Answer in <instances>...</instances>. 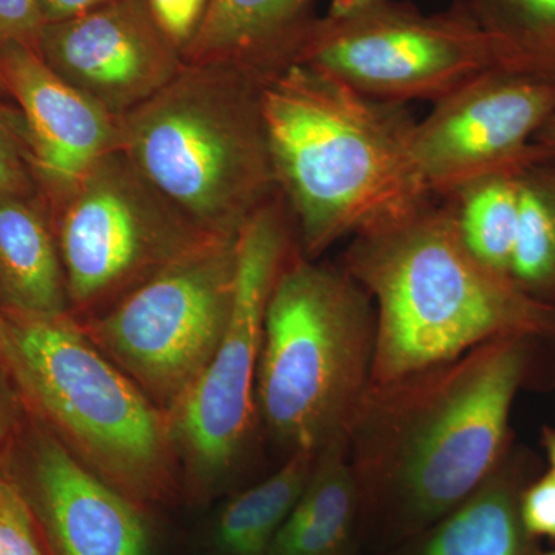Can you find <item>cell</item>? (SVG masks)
Returning a JSON list of instances; mask_svg holds the SVG:
<instances>
[{
	"instance_id": "6da1fadb",
	"label": "cell",
	"mask_w": 555,
	"mask_h": 555,
	"mask_svg": "<svg viewBox=\"0 0 555 555\" xmlns=\"http://www.w3.org/2000/svg\"><path fill=\"white\" fill-rule=\"evenodd\" d=\"M278 192L310 259L433 198L416 173L406 104L377 100L294 64L261 79Z\"/></svg>"
},
{
	"instance_id": "7a4b0ae2",
	"label": "cell",
	"mask_w": 555,
	"mask_h": 555,
	"mask_svg": "<svg viewBox=\"0 0 555 555\" xmlns=\"http://www.w3.org/2000/svg\"><path fill=\"white\" fill-rule=\"evenodd\" d=\"M537 339H491L449 363L369 387L349 433L357 483L434 520L469 499L505 451Z\"/></svg>"
},
{
	"instance_id": "3957f363",
	"label": "cell",
	"mask_w": 555,
	"mask_h": 555,
	"mask_svg": "<svg viewBox=\"0 0 555 555\" xmlns=\"http://www.w3.org/2000/svg\"><path fill=\"white\" fill-rule=\"evenodd\" d=\"M345 270L375 308L371 386L449 363L502 337L555 341V308L478 261L447 204L353 236Z\"/></svg>"
},
{
	"instance_id": "277c9868",
	"label": "cell",
	"mask_w": 555,
	"mask_h": 555,
	"mask_svg": "<svg viewBox=\"0 0 555 555\" xmlns=\"http://www.w3.org/2000/svg\"><path fill=\"white\" fill-rule=\"evenodd\" d=\"M120 152L199 232L238 236L278 195L261 80L229 67L182 64L120 118Z\"/></svg>"
},
{
	"instance_id": "5b68a950",
	"label": "cell",
	"mask_w": 555,
	"mask_h": 555,
	"mask_svg": "<svg viewBox=\"0 0 555 555\" xmlns=\"http://www.w3.org/2000/svg\"><path fill=\"white\" fill-rule=\"evenodd\" d=\"M375 308L345 269L294 248L266 308L255 400L270 433L312 452L350 427L371 387Z\"/></svg>"
},
{
	"instance_id": "8992f818",
	"label": "cell",
	"mask_w": 555,
	"mask_h": 555,
	"mask_svg": "<svg viewBox=\"0 0 555 555\" xmlns=\"http://www.w3.org/2000/svg\"><path fill=\"white\" fill-rule=\"evenodd\" d=\"M11 371L82 454L129 491L150 494L169 474V420L67 315L14 317Z\"/></svg>"
},
{
	"instance_id": "52a82bcc",
	"label": "cell",
	"mask_w": 555,
	"mask_h": 555,
	"mask_svg": "<svg viewBox=\"0 0 555 555\" xmlns=\"http://www.w3.org/2000/svg\"><path fill=\"white\" fill-rule=\"evenodd\" d=\"M238 236L201 241L82 328L170 412L217 352L232 310Z\"/></svg>"
},
{
	"instance_id": "ba28073f",
	"label": "cell",
	"mask_w": 555,
	"mask_h": 555,
	"mask_svg": "<svg viewBox=\"0 0 555 555\" xmlns=\"http://www.w3.org/2000/svg\"><path fill=\"white\" fill-rule=\"evenodd\" d=\"M295 62L406 105L436 102L488 69L506 68L456 3L427 14L404 0H372L345 16L318 17Z\"/></svg>"
},
{
	"instance_id": "9c48e42d",
	"label": "cell",
	"mask_w": 555,
	"mask_h": 555,
	"mask_svg": "<svg viewBox=\"0 0 555 555\" xmlns=\"http://www.w3.org/2000/svg\"><path fill=\"white\" fill-rule=\"evenodd\" d=\"M297 246L294 219L280 193L240 232L228 327L203 374L167 416L171 441L193 476L203 480L225 476L246 449L257 406L266 308L284 262Z\"/></svg>"
},
{
	"instance_id": "30bf717a",
	"label": "cell",
	"mask_w": 555,
	"mask_h": 555,
	"mask_svg": "<svg viewBox=\"0 0 555 555\" xmlns=\"http://www.w3.org/2000/svg\"><path fill=\"white\" fill-rule=\"evenodd\" d=\"M54 208L69 305L93 317L210 238L120 150L94 164Z\"/></svg>"
},
{
	"instance_id": "8fae6325",
	"label": "cell",
	"mask_w": 555,
	"mask_h": 555,
	"mask_svg": "<svg viewBox=\"0 0 555 555\" xmlns=\"http://www.w3.org/2000/svg\"><path fill=\"white\" fill-rule=\"evenodd\" d=\"M555 112V79L513 68L481 73L416 120L412 158L433 198L463 182L546 159L534 138Z\"/></svg>"
},
{
	"instance_id": "7c38bea8",
	"label": "cell",
	"mask_w": 555,
	"mask_h": 555,
	"mask_svg": "<svg viewBox=\"0 0 555 555\" xmlns=\"http://www.w3.org/2000/svg\"><path fill=\"white\" fill-rule=\"evenodd\" d=\"M43 62L116 118L149 101L182 67L181 51L160 31L145 0H109L43 27Z\"/></svg>"
},
{
	"instance_id": "4fadbf2b",
	"label": "cell",
	"mask_w": 555,
	"mask_h": 555,
	"mask_svg": "<svg viewBox=\"0 0 555 555\" xmlns=\"http://www.w3.org/2000/svg\"><path fill=\"white\" fill-rule=\"evenodd\" d=\"M0 72L22 109L35 177L57 204L94 164L118 152L120 118L65 82L31 47L0 46Z\"/></svg>"
},
{
	"instance_id": "5bb4252c",
	"label": "cell",
	"mask_w": 555,
	"mask_h": 555,
	"mask_svg": "<svg viewBox=\"0 0 555 555\" xmlns=\"http://www.w3.org/2000/svg\"><path fill=\"white\" fill-rule=\"evenodd\" d=\"M35 474L64 555H147L137 509L60 441L40 440Z\"/></svg>"
},
{
	"instance_id": "9a60e30c",
	"label": "cell",
	"mask_w": 555,
	"mask_h": 555,
	"mask_svg": "<svg viewBox=\"0 0 555 555\" xmlns=\"http://www.w3.org/2000/svg\"><path fill=\"white\" fill-rule=\"evenodd\" d=\"M317 0H210L182 51L193 65H218L259 80L297 61L318 21Z\"/></svg>"
},
{
	"instance_id": "2e32d148",
	"label": "cell",
	"mask_w": 555,
	"mask_h": 555,
	"mask_svg": "<svg viewBox=\"0 0 555 555\" xmlns=\"http://www.w3.org/2000/svg\"><path fill=\"white\" fill-rule=\"evenodd\" d=\"M0 292L14 317L67 315L56 233L30 196L0 192Z\"/></svg>"
},
{
	"instance_id": "e0dca14e",
	"label": "cell",
	"mask_w": 555,
	"mask_h": 555,
	"mask_svg": "<svg viewBox=\"0 0 555 555\" xmlns=\"http://www.w3.org/2000/svg\"><path fill=\"white\" fill-rule=\"evenodd\" d=\"M358 483L349 460V437L317 454L305 491L266 555H337L352 528Z\"/></svg>"
},
{
	"instance_id": "ac0fdd59",
	"label": "cell",
	"mask_w": 555,
	"mask_h": 555,
	"mask_svg": "<svg viewBox=\"0 0 555 555\" xmlns=\"http://www.w3.org/2000/svg\"><path fill=\"white\" fill-rule=\"evenodd\" d=\"M521 169L481 175L440 198L451 210L470 254L507 278L516 248Z\"/></svg>"
},
{
	"instance_id": "d6986e66",
	"label": "cell",
	"mask_w": 555,
	"mask_h": 555,
	"mask_svg": "<svg viewBox=\"0 0 555 555\" xmlns=\"http://www.w3.org/2000/svg\"><path fill=\"white\" fill-rule=\"evenodd\" d=\"M520 494L509 474H492L438 528L423 555H529Z\"/></svg>"
},
{
	"instance_id": "ffe728a7",
	"label": "cell",
	"mask_w": 555,
	"mask_h": 555,
	"mask_svg": "<svg viewBox=\"0 0 555 555\" xmlns=\"http://www.w3.org/2000/svg\"><path fill=\"white\" fill-rule=\"evenodd\" d=\"M317 454L294 452L286 465L230 500L217 526L218 543L230 555H264L308 485Z\"/></svg>"
},
{
	"instance_id": "44dd1931",
	"label": "cell",
	"mask_w": 555,
	"mask_h": 555,
	"mask_svg": "<svg viewBox=\"0 0 555 555\" xmlns=\"http://www.w3.org/2000/svg\"><path fill=\"white\" fill-rule=\"evenodd\" d=\"M511 280L526 295L555 308V160L520 170V215Z\"/></svg>"
},
{
	"instance_id": "7402d4cb",
	"label": "cell",
	"mask_w": 555,
	"mask_h": 555,
	"mask_svg": "<svg viewBox=\"0 0 555 555\" xmlns=\"http://www.w3.org/2000/svg\"><path fill=\"white\" fill-rule=\"evenodd\" d=\"M506 68L555 79V0H454Z\"/></svg>"
},
{
	"instance_id": "603a6c76",
	"label": "cell",
	"mask_w": 555,
	"mask_h": 555,
	"mask_svg": "<svg viewBox=\"0 0 555 555\" xmlns=\"http://www.w3.org/2000/svg\"><path fill=\"white\" fill-rule=\"evenodd\" d=\"M33 177L35 170L24 120L0 108V192L31 196Z\"/></svg>"
},
{
	"instance_id": "cb8c5ba5",
	"label": "cell",
	"mask_w": 555,
	"mask_h": 555,
	"mask_svg": "<svg viewBox=\"0 0 555 555\" xmlns=\"http://www.w3.org/2000/svg\"><path fill=\"white\" fill-rule=\"evenodd\" d=\"M0 555H43L30 509L9 478L0 474Z\"/></svg>"
},
{
	"instance_id": "d4e9b609",
	"label": "cell",
	"mask_w": 555,
	"mask_h": 555,
	"mask_svg": "<svg viewBox=\"0 0 555 555\" xmlns=\"http://www.w3.org/2000/svg\"><path fill=\"white\" fill-rule=\"evenodd\" d=\"M145 2L160 31L182 54L198 33L210 0H145Z\"/></svg>"
},
{
	"instance_id": "484cf974",
	"label": "cell",
	"mask_w": 555,
	"mask_h": 555,
	"mask_svg": "<svg viewBox=\"0 0 555 555\" xmlns=\"http://www.w3.org/2000/svg\"><path fill=\"white\" fill-rule=\"evenodd\" d=\"M46 25L39 0H0V46L22 43L38 51Z\"/></svg>"
},
{
	"instance_id": "4316f807",
	"label": "cell",
	"mask_w": 555,
	"mask_h": 555,
	"mask_svg": "<svg viewBox=\"0 0 555 555\" xmlns=\"http://www.w3.org/2000/svg\"><path fill=\"white\" fill-rule=\"evenodd\" d=\"M520 517L529 535L555 539V470L521 492Z\"/></svg>"
},
{
	"instance_id": "83f0119b",
	"label": "cell",
	"mask_w": 555,
	"mask_h": 555,
	"mask_svg": "<svg viewBox=\"0 0 555 555\" xmlns=\"http://www.w3.org/2000/svg\"><path fill=\"white\" fill-rule=\"evenodd\" d=\"M107 2L109 0H39L47 24L72 20Z\"/></svg>"
},
{
	"instance_id": "f1b7e54d",
	"label": "cell",
	"mask_w": 555,
	"mask_h": 555,
	"mask_svg": "<svg viewBox=\"0 0 555 555\" xmlns=\"http://www.w3.org/2000/svg\"><path fill=\"white\" fill-rule=\"evenodd\" d=\"M17 409L9 385L0 375V463L9 449L11 436L16 427Z\"/></svg>"
},
{
	"instance_id": "f546056e",
	"label": "cell",
	"mask_w": 555,
	"mask_h": 555,
	"mask_svg": "<svg viewBox=\"0 0 555 555\" xmlns=\"http://www.w3.org/2000/svg\"><path fill=\"white\" fill-rule=\"evenodd\" d=\"M537 147L545 153L546 159L555 160V112L534 138Z\"/></svg>"
},
{
	"instance_id": "4dcf8cb0",
	"label": "cell",
	"mask_w": 555,
	"mask_h": 555,
	"mask_svg": "<svg viewBox=\"0 0 555 555\" xmlns=\"http://www.w3.org/2000/svg\"><path fill=\"white\" fill-rule=\"evenodd\" d=\"M369 2H372V0H332L326 16H345V14L352 13V11L360 9V7L366 5Z\"/></svg>"
},
{
	"instance_id": "1f68e13d",
	"label": "cell",
	"mask_w": 555,
	"mask_h": 555,
	"mask_svg": "<svg viewBox=\"0 0 555 555\" xmlns=\"http://www.w3.org/2000/svg\"><path fill=\"white\" fill-rule=\"evenodd\" d=\"M543 447H545L551 469L555 470V427H545L543 430Z\"/></svg>"
},
{
	"instance_id": "d6a6232c",
	"label": "cell",
	"mask_w": 555,
	"mask_h": 555,
	"mask_svg": "<svg viewBox=\"0 0 555 555\" xmlns=\"http://www.w3.org/2000/svg\"><path fill=\"white\" fill-rule=\"evenodd\" d=\"M11 347L9 323L0 317V357L5 360Z\"/></svg>"
},
{
	"instance_id": "836d02e7",
	"label": "cell",
	"mask_w": 555,
	"mask_h": 555,
	"mask_svg": "<svg viewBox=\"0 0 555 555\" xmlns=\"http://www.w3.org/2000/svg\"><path fill=\"white\" fill-rule=\"evenodd\" d=\"M7 94L10 96L9 87H7L5 78H3L2 72H0V96H7Z\"/></svg>"
},
{
	"instance_id": "e575fe53",
	"label": "cell",
	"mask_w": 555,
	"mask_h": 555,
	"mask_svg": "<svg viewBox=\"0 0 555 555\" xmlns=\"http://www.w3.org/2000/svg\"><path fill=\"white\" fill-rule=\"evenodd\" d=\"M543 555H555V551H554V553H547V554H543Z\"/></svg>"
}]
</instances>
